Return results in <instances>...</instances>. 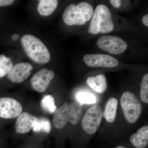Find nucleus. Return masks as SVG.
I'll return each instance as SVG.
<instances>
[{"label":"nucleus","instance_id":"dca6fc26","mask_svg":"<svg viewBox=\"0 0 148 148\" xmlns=\"http://www.w3.org/2000/svg\"><path fill=\"white\" fill-rule=\"evenodd\" d=\"M58 4L57 0H41L38 4V12L41 16H49L57 8Z\"/></svg>","mask_w":148,"mask_h":148},{"label":"nucleus","instance_id":"aec40b11","mask_svg":"<svg viewBox=\"0 0 148 148\" xmlns=\"http://www.w3.org/2000/svg\"><path fill=\"white\" fill-rule=\"evenodd\" d=\"M140 97L141 101L145 104L148 103V74L143 77L140 84Z\"/></svg>","mask_w":148,"mask_h":148},{"label":"nucleus","instance_id":"393cba45","mask_svg":"<svg viewBox=\"0 0 148 148\" xmlns=\"http://www.w3.org/2000/svg\"><path fill=\"white\" fill-rule=\"evenodd\" d=\"M19 38V35L18 34H14L12 37V39L14 41H16L18 40Z\"/></svg>","mask_w":148,"mask_h":148},{"label":"nucleus","instance_id":"9d476101","mask_svg":"<svg viewBox=\"0 0 148 148\" xmlns=\"http://www.w3.org/2000/svg\"><path fill=\"white\" fill-rule=\"evenodd\" d=\"M54 76L53 71L47 69H42L35 74L31 79L32 87L37 92H44L47 89Z\"/></svg>","mask_w":148,"mask_h":148},{"label":"nucleus","instance_id":"b1692460","mask_svg":"<svg viewBox=\"0 0 148 148\" xmlns=\"http://www.w3.org/2000/svg\"><path fill=\"white\" fill-rule=\"evenodd\" d=\"M143 24L147 27H148V14H147L143 16L142 18Z\"/></svg>","mask_w":148,"mask_h":148},{"label":"nucleus","instance_id":"0eeeda50","mask_svg":"<svg viewBox=\"0 0 148 148\" xmlns=\"http://www.w3.org/2000/svg\"><path fill=\"white\" fill-rule=\"evenodd\" d=\"M98 47L113 54H119L124 52L127 48L125 41L119 37L111 36H104L98 39Z\"/></svg>","mask_w":148,"mask_h":148},{"label":"nucleus","instance_id":"f257e3e1","mask_svg":"<svg viewBox=\"0 0 148 148\" xmlns=\"http://www.w3.org/2000/svg\"><path fill=\"white\" fill-rule=\"evenodd\" d=\"M83 115L82 106L77 101L69 104L64 103L54 113L53 117V125L56 128L62 129L68 122L77 125Z\"/></svg>","mask_w":148,"mask_h":148},{"label":"nucleus","instance_id":"1a4fd4ad","mask_svg":"<svg viewBox=\"0 0 148 148\" xmlns=\"http://www.w3.org/2000/svg\"><path fill=\"white\" fill-rule=\"evenodd\" d=\"M83 59L88 66L95 68H114L119 64L116 58L106 54H87L84 56Z\"/></svg>","mask_w":148,"mask_h":148},{"label":"nucleus","instance_id":"412c9836","mask_svg":"<svg viewBox=\"0 0 148 148\" xmlns=\"http://www.w3.org/2000/svg\"><path fill=\"white\" fill-rule=\"evenodd\" d=\"M76 98L77 102L81 105L83 104H94L96 101V98L95 95L87 92H79L77 94Z\"/></svg>","mask_w":148,"mask_h":148},{"label":"nucleus","instance_id":"ddd939ff","mask_svg":"<svg viewBox=\"0 0 148 148\" xmlns=\"http://www.w3.org/2000/svg\"><path fill=\"white\" fill-rule=\"evenodd\" d=\"M130 142L135 148H145L148 144V126L140 127L136 133L132 134Z\"/></svg>","mask_w":148,"mask_h":148},{"label":"nucleus","instance_id":"4468645a","mask_svg":"<svg viewBox=\"0 0 148 148\" xmlns=\"http://www.w3.org/2000/svg\"><path fill=\"white\" fill-rule=\"evenodd\" d=\"M86 83L89 87L98 93H103L108 88L107 78L103 74L89 77L86 80Z\"/></svg>","mask_w":148,"mask_h":148},{"label":"nucleus","instance_id":"7ed1b4c3","mask_svg":"<svg viewBox=\"0 0 148 148\" xmlns=\"http://www.w3.org/2000/svg\"><path fill=\"white\" fill-rule=\"evenodd\" d=\"M93 12V8L88 3L71 4L64 10L63 21L68 26L84 25L92 18Z\"/></svg>","mask_w":148,"mask_h":148},{"label":"nucleus","instance_id":"f03ea898","mask_svg":"<svg viewBox=\"0 0 148 148\" xmlns=\"http://www.w3.org/2000/svg\"><path fill=\"white\" fill-rule=\"evenodd\" d=\"M21 43L29 58L37 64H47L50 60L49 51L45 45L38 38L32 35H24Z\"/></svg>","mask_w":148,"mask_h":148},{"label":"nucleus","instance_id":"a878e982","mask_svg":"<svg viewBox=\"0 0 148 148\" xmlns=\"http://www.w3.org/2000/svg\"><path fill=\"white\" fill-rule=\"evenodd\" d=\"M115 148H126L124 146H118L117 147H116Z\"/></svg>","mask_w":148,"mask_h":148},{"label":"nucleus","instance_id":"4be33fe9","mask_svg":"<svg viewBox=\"0 0 148 148\" xmlns=\"http://www.w3.org/2000/svg\"><path fill=\"white\" fill-rule=\"evenodd\" d=\"M13 0H0V7H5L10 5L13 3Z\"/></svg>","mask_w":148,"mask_h":148},{"label":"nucleus","instance_id":"6e6552de","mask_svg":"<svg viewBox=\"0 0 148 148\" xmlns=\"http://www.w3.org/2000/svg\"><path fill=\"white\" fill-rule=\"evenodd\" d=\"M23 108L19 102L13 98H0V117L10 119L18 117Z\"/></svg>","mask_w":148,"mask_h":148},{"label":"nucleus","instance_id":"a211bd4d","mask_svg":"<svg viewBox=\"0 0 148 148\" xmlns=\"http://www.w3.org/2000/svg\"><path fill=\"white\" fill-rule=\"evenodd\" d=\"M32 129L34 132L37 133L44 132L49 133L51 130V124L49 120L47 119L40 118L38 119Z\"/></svg>","mask_w":148,"mask_h":148},{"label":"nucleus","instance_id":"423d86ee","mask_svg":"<svg viewBox=\"0 0 148 148\" xmlns=\"http://www.w3.org/2000/svg\"><path fill=\"white\" fill-rule=\"evenodd\" d=\"M103 117V111L101 106L94 105L85 113L81 122L84 132L89 135H93L100 127Z\"/></svg>","mask_w":148,"mask_h":148},{"label":"nucleus","instance_id":"2eb2a0df","mask_svg":"<svg viewBox=\"0 0 148 148\" xmlns=\"http://www.w3.org/2000/svg\"><path fill=\"white\" fill-rule=\"evenodd\" d=\"M118 104V101L114 98L109 99L106 103L105 110L103 112V116L109 123L113 122L116 119Z\"/></svg>","mask_w":148,"mask_h":148},{"label":"nucleus","instance_id":"f8f14e48","mask_svg":"<svg viewBox=\"0 0 148 148\" xmlns=\"http://www.w3.org/2000/svg\"><path fill=\"white\" fill-rule=\"evenodd\" d=\"M38 118L28 113H21L18 116L15 127L16 133L25 134L28 133L33 128Z\"/></svg>","mask_w":148,"mask_h":148},{"label":"nucleus","instance_id":"9b49d317","mask_svg":"<svg viewBox=\"0 0 148 148\" xmlns=\"http://www.w3.org/2000/svg\"><path fill=\"white\" fill-rule=\"evenodd\" d=\"M33 69V66L29 63H18L13 66L8 74V78L13 82H23L30 76Z\"/></svg>","mask_w":148,"mask_h":148},{"label":"nucleus","instance_id":"6ab92c4d","mask_svg":"<svg viewBox=\"0 0 148 148\" xmlns=\"http://www.w3.org/2000/svg\"><path fill=\"white\" fill-rule=\"evenodd\" d=\"M11 59L4 57L0 59V78L8 75L13 67Z\"/></svg>","mask_w":148,"mask_h":148},{"label":"nucleus","instance_id":"39448f33","mask_svg":"<svg viewBox=\"0 0 148 148\" xmlns=\"http://www.w3.org/2000/svg\"><path fill=\"white\" fill-rule=\"evenodd\" d=\"M121 105L125 119L130 123L138 121L143 112L142 103L135 94L130 91L123 93Z\"/></svg>","mask_w":148,"mask_h":148},{"label":"nucleus","instance_id":"20e7f679","mask_svg":"<svg viewBox=\"0 0 148 148\" xmlns=\"http://www.w3.org/2000/svg\"><path fill=\"white\" fill-rule=\"evenodd\" d=\"M88 33L98 34H107L113 30L114 26L112 14L108 8L104 5H97L93 12Z\"/></svg>","mask_w":148,"mask_h":148},{"label":"nucleus","instance_id":"f3484780","mask_svg":"<svg viewBox=\"0 0 148 148\" xmlns=\"http://www.w3.org/2000/svg\"><path fill=\"white\" fill-rule=\"evenodd\" d=\"M40 106L42 110L48 113H54L57 110L54 98L51 95L44 96L41 101Z\"/></svg>","mask_w":148,"mask_h":148},{"label":"nucleus","instance_id":"5701e85b","mask_svg":"<svg viewBox=\"0 0 148 148\" xmlns=\"http://www.w3.org/2000/svg\"><path fill=\"white\" fill-rule=\"evenodd\" d=\"M110 3L115 8H119L121 5V1L119 0H111Z\"/></svg>","mask_w":148,"mask_h":148}]
</instances>
